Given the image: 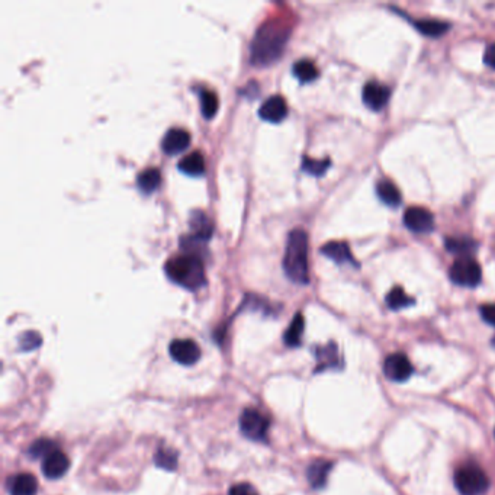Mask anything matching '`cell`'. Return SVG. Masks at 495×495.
Masks as SVG:
<instances>
[{"label": "cell", "instance_id": "9", "mask_svg": "<svg viewBox=\"0 0 495 495\" xmlns=\"http://www.w3.org/2000/svg\"><path fill=\"white\" fill-rule=\"evenodd\" d=\"M384 372L389 381L404 382L412 375V365L405 355L394 353L385 359Z\"/></svg>", "mask_w": 495, "mask_h": 495}, {"label": "cell", "instance_id": "35", "mask_svg": "<svg viewBox=\"0 0 495 495\" xmlns=\"http://www.w3.org/2000/svg\"><path fill=\"white\" fill-rule=\"evenodd\" d=\"M494 343H495V340H494Z\"/></svg>", "mask_w": 495, "mask_h": 495}, {"label": "cell", "instance_id": "24", "mask_svg": "<svg viewBox=\"0 0 495 495\" xmlns=\"http://www.w3.org/2000/svg\"><path fill=\"white\" fill-rule=\"evenodd\" d=\"M294 76L302 81V83H308V81H313L318 77V69L313 63L311 60H299L292 67Z\"/></svg>", "mask_w": 495, "mask_h": 495}, {"label": "cell", "instance_id": "28", "mask_svg": "<svg viewBox=\"0 0 495 495\" xmlns=\"http://www.w3.org/2000/svg\"><path fill=\"white\" fill-rule=\"evenodd\" d=\"M330 164H332L330 158L316 160V158H311L308 156H304L301 168L304 172L313 175V176H323L327 172V169L330 168Z\"/></svg>", "mask_w": 495, "mask_h": 495}, {"label": "cell", "instance_id": "18", "mask_svg": "<svg viewBox=\"0 0 495 495\" xmlns=\"http://www.w3.org/2000/svg\"><path fill=\"white\" fill-rule=\"evenodd\" d=\"M160 183H161V173L157 168L144 169L137 176V187L142 194L146 195H150L154 191H157Z\"/></svg>", "mask_w": 495, "mask_h": 495}, {"label": "cell", "instance_id": "26", "mask_svg": "<svg viewBox=\"0 0 495 495\" xmlns=\"http://www.w3.org/2000/svg\"><path fill=\"white\" fill-rule=\"evenodd\" d=\"M201 109L205 118H212L218 111V96L214 90L201 89Z\"/></svg>", "mask_w": 495, "mask_h": 495}, {"label": "cell", "instance_id": "14", "mask_svg": "<svg viewBox=\"0 0 495 495\" xmlns=\"http://www.w3.org/2000/svg\"><path fill=\"white\" fill-rule=\"evenodd\" d=\"M189 225L194 233V237L199 241H208L214 233V222L208 214L202 210H194L189 217Z\"/></svg>", "mask_w": 495, "mask_h": 495}, {"label": "cell", "instance_id": "15", "mask_svg": "<svg viewBox=\"0 0 495 495\" xmlns=\"http://www.w3.org/2000/svg\"><path fill=\"white\" fill-rule=\"evenodd\" d=\"M333 463L325 459H317L306 469V478L309 485L316 489L323 488L327 484L328 473L332 470Z\"/></svg>", "mask_w": 495, "mask_h": 495}, {"label": "cell", "instance_id": "10", "mask_svg": "<svg viewBox=\"0 0 495 495\" xmlns=\"http://www.w3.org/2000/svg\"><path fill=\"white\" fill-rule=\"evenodd\" d=\"M70 468V459L65 452L55 449L43 459V473L48 480H58L65 477Z\"/></svg>", "mask_w": 495, "mask_h": 495}, {"label": "cell", "instance_id": "7", "mask_svg": "<svg viewBox=\"0 0 495 495\" xmlns=\"http://www.w3.org/2000/svg\"><path fill=\"white\" fill-rule=\"evenodd\" d=\"M404 224L412 233L428 234L435 230V217L421 206H411L404 214Z\"/></svg>", "mask_w": 495, "mask_h": 495}, {"label": "cell", "instance_id": "17", "mask_svg": "<svg viewBox=\"0 0 495 495\" xmlns=\"http://www.w3.org/2000/svg\"><path fill=\"white\" fill-rule=\"evenodd\" d=\"M377 195L385 205L393 206V208H397L402 202L400 189L388 179H382L377 183Z\"/></svg>", "mask_w": 495, "mask_h": 495}, {"label": "cell", "instance_id": "12", "mask_svg": "<svg viewBox=\"0 0 495 495\" xmlns=\"http://www.w3.org/2000/svg\"><path fill=\"white\" fill-rule=\"evenodd\" d=\"M391 92L386 86L378 83V81H370L365 85L362 92L363 103L372 111H381L389 100Z\"/></svg>", "mask_w": 495, "mask_h": 495}, {"label": "cell", "instance_id": "11", "mask_svg": "<svg viewBox=\"0 0 495 495\" xmlns=\"http://www.w3.org/2000/svg\"><path fill=\"white\" fill-rule=\"evenodd\" d=\"M189 144H191V134L184 128L176 127V128H170L166 134H164L161 141V149L166 154L173 156L187 150L189 147Z\"/></svg>", "mask_w": 495, "mask_h": 495}, {"label": "cell", "instance_id": "20", "mask_svg": "<svg viewBox=\"0 0 495 495\" xmlns=\"http://www.w3.org/2000/svg\"><path fill=\"white\" fill-rule=\"evenodd\" d=\"M38 491V482L31 473H19L11 484L12 495H35Z\"/></svg>", "mask_w": 495, "mask_h": 495}, {"label": "cell", "instance_id": "1", "mask_svg": "<svg viewBox=\"0 0 495 495\" xmlns=\"http://www.w3.org/2000/svg\"><path fill=\"white\" fill-rule=\"evenodd\" d=\"M291 29L290 25L279 18H269L256 29L252 46L250 60L253 65L267 66L276 61L287 43Z\"/></svg>", "mask_w": 495, "mask_h": 495}, {"label": "cell", "instance_id": "19", "mask_svg": "<svg viewBox=\"0 0 495 495\" xmlns=\"http://www.w3.org/2000/svg\"><path fill=\"white\" fill-rule=\"evenodd\" d=\"M177 168L184 175L201 176L205 172V158L199 151H192L179 161Z\"/></svg>", "mask_w": 495, "mask_h": 495}, {"label": "cell", "instance_id": "21", "mask_svg": "<svg viewBox=\"0 0 495 495\" xmlns=\"http://www.w3.org/2000/svg\"><path fill=\"white\" fill-rule=\"evenodd\" d=\"M414 27L420 34L431 38L442 36L450 29V25L447 22H443V20H438V19H419V20H414Z\"/></svg>", "mask_w": 495, "mask_h": 495}, {"label": "cell", "instance_id": "23", "mask_svg": "<svg viewBox=\"0 0 495 495\" xmlns=\"http://www.w3.org/2000/svg\"><path fill=\"white\" fill-rule=\"evenodd\" d=\"M304 327H305V320L301 313H297L295 317L292 318L290 327L286 328V332L283 334V341L287 347H297L301 344V339L304 334Z\"/></svg>", "mask_w": 495, "mask_h": 495}, {"label": "cell", "instance_id": "30", "mask_svg": "<svg viewBox=\"0 0 495 495\" xmlns=\"http://www.w3.org/2000/svg\"><path fill=\"white\" fill-rule=\"evenodd\" d=\"M55 450V445L51 442V440H47V439H41V440H36L35 443L31 445L29 450H28V455L32 458V459H38V458H46L48 456L51 452Z\"/></svg>", "mask_w": 495, "mask_h": 495}, {"label": "cell", "instance_id": "22", "mask_svg": "<svg viewBox=\"0 0 495 495\" xmlns=\"http://www.w3.org/2000/svg\"><path fill=\"white\" fill-rule=\"evenodd\" d=\"M445 245L450 253L459 255L461 257L470 256L478 247L477 241L469 238V237H449V238H446Z\"/></svg>", "mask_w": 495, "mask_h": 495}, {"label": "cell", "instance_id": "13", "mask_svg": "<svg viewBox=\"0 0 495 495\" xmlns=\"http://www.w3.org/2000/svg\"><path fill=\"white\" fill-rule=\"evenodd\" d=\"M259 115L262 119L269 122H280L287 115V105L283 96L272 95L267 97L259 108Z\"/></svg>", "mask_w": 495, "mask_h": 495}, {"label": "cell", "instance_id": "5", "mask_svg": "<svg viewBox=\"0 0 495 495\" xmlns=\"http://www.w3.org/2000/svg\"><path fill=\"white\" fill-rule=\"evenodd\" d=\"M449 276L453 283L465 287H475L481 283L482 271L480 263L472 256L459 257L452 264Z\"/></svg>", "mask_w": 495, "mask_h": 495}, {"label": "cell", "instance_id": "8", "mask_svg": "<svg viewBox=\"0 0 495 495\" xmlns=\"http://www.w3.org/2000/svg\"><path fill=\"white\" fill-rule=\"evenodd\" d=\"M172 359L183 366H192L201 358L199 346L191 339H176L169 346Z\"/></svg>", "mask_w": 495, "mask_h": 495}, {"label": "cell", "instance_id": "29", "mask_svg": "<svg viewBox=\"0 0 495 495\" xmlns=\"http://www.w3.org/2000/svg\"><path fill=\"white\" fill-rule=\"evenodd\" d=\"M317 358H318L320 369H323V367H333L334 365H337V358L339 356H337L336 344L330 343L327 347L318 348Z\"/></svg>", "mask_w": 495, "mask_h": 495}, {"label": "cell", "instance_id": "31", "mask_svg": "<svg viewBox=\"0 0 495 495\" xmlns=\"http://www.w3.org/2000/svg\"><path fill=\"white\" fill-rule=\"evenodd\" d=\"M41 343H43V339L36 332H27L19 337V348L24 352H31V350L39 347Z\"/></svg>", "mask_w": 495, "mask_h": 495}, {"label": "cell", "instance_id": "33", "mask_svg": "<svg viewBox=\"0 0 495 495\" xmlns=\"http://www.w3.org/2000/svg\"><path fill=\"white\" fill-rule=\"evenodd\" d=\"M480 313H481V317L484 318L485 323H488L492 327H495V304L482 305L480 308Z\"/></svg>", "mask_w": 495, "mask_h": 495}, {"label": "cell", "instance_id": "2", "mask_svg": "<svg viewBox=\"0 0 495 495\" xmlns=\"http://www.w3.org/2000/svg\"><path fill=\"white\" fill-rule=\"evenodd\" d=\"M164 271L170 280L189 291H196L206 283L202 259L195 253H182L170 257L164 264Z\"/></svg>", "mask_w": 495, "mask_h": 495}, {"label": "cell", "instance_id": "16", "mask_svg": "<svg viewBox=\"0 0 495 495\" xmlns=\"http://www.w3.org/2000/svg\"><path fill=\"white\" fill-rule=\"evenodd\" d=\"M321 253L327 256L328 259L334 260L339 264H356V260L353 259L352 253H350L348 245L344 241H330L321 247Z\"/></svg>", "mask_w": 495, "mask_h": 495}, {"label": "cell", "instance_id": "27", "mask_svg": "<svg viewBox=\"0 0 495 495\" xmlns=\"http://www.w3.org/2000/svg\"><path fill=\"white\" fill-rule=\"evenodd\" d=\"M154 463L166 470H175L177 468V453L168 447H160L154 455Z\"/></svg>", "mask_w": 495, "mask_h": 495}, {"label": "cell", "instance_id": "32", "mask_svg": "<svg viewBox=\"0 0 495 495\" xmlns=\"http://www.w3.org/2000/svg\"><path fill=\"white\" fill-rule=\"evenodd\" d=\"M229 495H259V492L252 484L240 482V484H236L230 488Z\"/></svg>", "mask_w": 495, "mask_h": 495}, {"label": "cell", "instance_id": "25", "mask_svg": "<svg viewBox=\"0 0 495 495\" xmlns=\"http://www.w3.org/2000/svg\"><path fill=\"white\" fill-rule=\"evenodd\" d=\"M412 304H414V299H412L411 297H408L405 294V291L400 286H395L394 290L389 291V294L386 295V305L391 309H394V311H397V309L407 308V306H409Z\"/></svg>", "mask_w": 495, "mask_h": 495}, {"label": "cell", "instance_id": "4", "mask_svg": "<svg viewBox=\"0 0 495 495\" xmlns=\"http://www.w3.org/2000/svg\"><path fill=\"white\" fill-rule=\"evenodd\" d=\"M455 485L462 495H484L489 488V480L481 468L466 465L455 473Z\"/></svg>", "mask_w": 495, "mask_h": 495}, {"label": "cell", "instance_id": "6", "mask_svg": "<svg viewBox=\"0 0 495 495\" xmlns=\"http://www.w3.org/2000/svg\"><path fill=\"white\" fill-rule=\"evenodd\" d=\"M240 430L243 435L253 442H266L269 420L255 408H245L240 416Z\"/></svg>", "mask_w": 495, "mask_h": 495}, {"label": "cell", "instance_id": "34", "mask_svg": "<svg viewBox=\"0 0 495 495\" xmlns=\"http://www.w3.org/2000/svg\"><path fill=\"white\" fill-rule=\"evenodd\" d=\"M484 63L495 70V43L489 44L484 53Z\"/></svg>", "mask_w": 495, "mask_h": 495}, {"label": "cell", "instance_id": "3", "mask_svg": "<svg viewBox=\"0 0 495 495\" xmlns=\"http://www.w3.org/2000/svg\"><path fill=\"white\" fill-rule=\"evenodd\" d=\"M283 271L287 278L298 285H306L309 282L308 236L302 229H295L287 236Z\"/></svg>", "mask_w": 495, "mask_h": 495}]
</instances>
